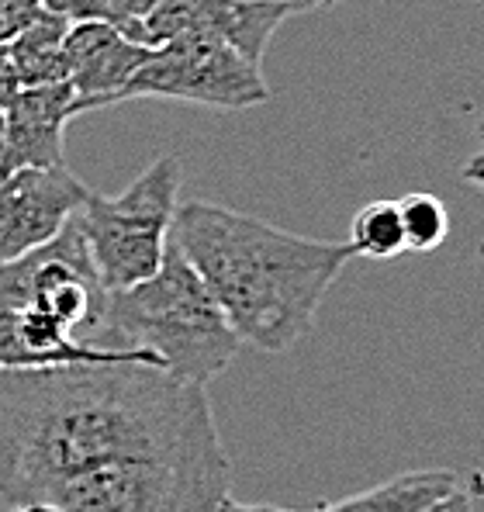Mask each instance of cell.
Here are the masks:
<instances>
[{
  "label": "cell",
  "mask_w": 484,
  "mask_h": 512,
  "mask_svg": "<svg viewBox=\"0 0 484 512\" xmlns=\"http://www.w3.org/2000/svg\"><path fill=\"white\" fill-rule=\"evenodd\" d=\"M87 187L63 167H25L0 177V267L39 250L66 229Z\"/></svg>",
  "instance_id": "ba28073f"
},
{
  "label": "cell",
  "mask_w": 484,
  "mask_h": 512,
  "mask_svg": "<svg viewBox=\"0 0 484 512\" xmlns=\"http://www.w3.org/2000/svg\"><path fill=\"white\" fill-rule=\"evenodd\" d=\"M170 239L208 284L239 343L267 353L305 340L325 291L353 256L346 239H308L211 201L177 205Z\"/></svg>",
  "instance_id": "7a4b0ae2"
},
{
  "label": "cell",
  "mask_w": 484,
  "mask_h": 512,
  "mask_svg": "<svg viewBox=\"0 0 484 512\" xmlns=\"http://www.w3.org/2000/svg\"><path fill=\"white\" fill-rule=\"evenodd\" d=\"M398 212H402L408 253H433L450 236V215H446L443 201L436 194H405L398 201Z\"/></svg>",
  "instance_id": "2e32d148"
},
{
  "label": "cell",
  "mask_w": 484,
  "mask_h": 512,
  "mask_svg": "<svg viewBox=\"0 0 484 512\" xmlns=\"http://www.w3.org/2000/svg\"><path fill=\"white\" fill-rule=\"evenodd\" d=\"M14 512H59V509L49 506V502H25V506H18Z\"/></svg>",
  "instance_id": "d4e9b609"
},
{
  "label": "cell",
  "mask_w": 484,
  "mask_h": 512,
  "mask_svg": "<svg viewBox=\"0 0 484 512\" xmlns=\"http://www.w3.org/2000/svg\"><path fill=\"white\" fill-rule=\"evenodd\" d=\"M0 149H4V111H0Z\"/></svg>",
  "instance_id": "484cf974"
},
{
  "label": "cell",
  "mask_w": 484,
  "mask_h": 512,
  "mask_svg": "<svg viewBox=\"0 0 484 512\" xmlns=\"http://www.w3.org/2000/svg\"><path fill=\"white\" fill-rule=\"evenodd\" d=\"M287 18V7L267 0H163L142 21V42L156 49L177 35H211L232 45L253 66H263V56Z\"/></svg>",
  "instance_id": "9c48e42d"
},
{
  "label": "cell",
  "mask_w": 484,
  "mask_h": 512,
  "mask_svg": "<svg viewBox=\"0 0 484 512\" xmlns=\"http://www.w3.org/2000/svg\"><path fill=\"white\" fill-rule=\"evenodd\" d=\"M201 384L156 364H59L0 371V499L42 502L73 474L121 461L218 454Z\"/></svg>",
  "instance_id": "6da1fadb"
},
{
  "label": "cell",
  "mask_w": 484,
  "mask_h": 512,
  "mask_svg": "<svg viewBox=\"0 0 484 512\" xmlns=\"http://www.w3.org/2000/svg\"><path fill=\"white\" fill-rule=\"evenodd\" d=\"M18 90L14 84V73H11V59H7V45H0V104Z\"/></svg>",
  "instance_id": "7402d4cb"
},
{
  "label": "cell",
  "mask_w": 484,
  "mask_h": 512,
  "mask_svg": "<svg viewBox=\"0 0 484 512\" xmlns=\"http://www.w3.org/2000/svg\"><path fill=\"white\" fill-rule=\"evenodd\" d=\"M111 360H135V364L163 367L153 353L142 350H104L35 308H14L0 301V371H28V367L59 364H111Z\"/></svg>",
  "instance_id": "7c38bea8"
},
{
  "label": "cell",
  "mask_w": 484,
  "mask_h": 512,
  "mask_svg": "<svg viewBox=\"0 0 484 512\" xmlns=\"http://www.w3.org/2000/svg\"><path fill=\"white\" fill-rule=\"evenodd\" d=\"M267 4H281L291 14H305V11H319V7H329V0H267Z\"/></svg>",
  "instance_id": "cb8c5ba5"
},
{
  "label": "cell",
  "mask_w": 484,
  "mask_h": 512,
  "mask_svg": "<svg viewBox=\"0 0 484 512\" xmlns=\"http://www.w3.org/2000/svg\"><path fill=\"white\" fill-rule=\"evenodd\" d=\"M329 4H343V0H329Z\"/></svg>",
  "instance_id": "83f0119b"
},
{
  "label": "cell",
  "mask_w": 484,
  "mask_h": 512,
  "mask_svg": "<svg viewBox=\"0 0 484 512\" xmlns=\"http://www.w3.org/2000/svg\"><path fill=\"white\" fill-rule=\"evenodd\" d=\"M42 7L66 21H104V0H42Z\"/></svg>",
  "instance_id": "d6986e66"
},
{
  "label": "cell",
  "mask_w": 484,
  "mask_h": 512,
  "mask_svg": "<svg viewBox=\"0 0 484 512\" xmlns=\"http://www.w3.org/2000/svg\"><path fill=\"white\" fill-rule=\"evenodd\" d=\"M346 243H350L353 256H367V260H395V256L408 253L398 201H370V205H363L357 218H353Z\"/></svg>",
  "instance_id": "9a60e30c"
},
{
  "label": "cell",
  "mask_w": 484,
  "mask_h": 512,
  "mask_svg": "<svg viewBox=\"0 0 484 512\" xmlns=\"http://www.w3.org/2000/svg\"><path fill=\"white\" fill-rule=\"evenodd\" d=\"M4 149L0 177L25 167H63L66 125L80 115L77 90L66 84L18 87L4 104Z\"/></svg>",
  "instance_id": "30bf717a"
},
{
  "label": "cell",
  "mask_w": 484,
  "mask_h": 512,
  "mask_svg": "<svg viewBox=\"0 0 484 512\" xmlns=\"http://www.w3.org/2000/svg\"><path fill=\"white\" fill-rule=\"evenodd\" d=\"M478 139H481V146H484V118L478 122Z\"/></svg>",
  "instance_id": "4316f807"
},
{
  "label": "cell",
  "mask_w": 484,
  "mask_h": 512,
  "mask_svg": "<svg viewBox=\"0 0 484 512\" xmlns=\"http://www.w3.org/2000/svg\"><path fill=\"white\" fill-rule=\"evenodd\" d=\"M146 59L149 45L128 39L108 21H73L66 32V63H70V84L77 90L80 115L118 104L128 80L142 70Z\"/></svg>",
  "instance_id": "8fae6325"
},
{
  "label": "cell",
  "mask_w": 484,
  "mask_h": 512,
  "mask_svg": "<svg viewBox=\"0 0 484 512\" xmlns=\"http://www.w3.org/2000/svg\"><path fill=\"white\" fill-rule=\"evenodd\" d=\"M94 346L153 353L173 378L208 388L236 360L242 343L208 284L170 239L153 277L135 288L108 291Z\"/></svg>",
  "instance_id": "3957f363"
},
{
  "label": "cell",
  "mask_w": 484,
  "mask_h": 512,
  "mask_svg": "<svg viewBox=\"0 0 484 512\" xmlns=\"http://www.w3.org/2000/svg\"><path fill=\"white\" fill-rule=\"evenodd\" d=\"M73 21L63 14L42 11L7 42V59L18 87H49L70 80V63H66V32Z\"/></svg>",
  "instance_id": "4fadbf2b"
},
{
  "label": "cell",
  "mask_w": 484,
  "mask_h": 512,
  "mask_svg": "<svg viewBox=\"0 0 484 512\" xmlns=\"http://www.w3.org/2000/svg\"><path fill=\"white\" fill-rule=\"evenodd\" d=\"M180 160L160 156L115 198L87 194L77 212L104 291H125L160 270L177 215Z\"/></svg>",
  "instance_id": "277c9868"
},
{
  "label": "cell",
  "mask_w": 484,
  "mask_h": 512,
  "mask_svg": "<svg viewBox=\"0 0 484 512\" xmlns=\"http://www.w3.org/2000/svg\"><path fill=\"white\" fill-rule=\"evenodd\" d=\"M160 4L163 0H104V21L121 28L128 39L142 42V21H146Z\"/></svg>",
  "instance_id": "e0dca14e"
},
{
  "label": "cell",
  "mask_w": 484,
  "mask_h": 512,
  "mask_svg": "<svg viewBox=\"0 0 484 512\" xmlns=\"http://www.w3.org/2000/svg\"><path fill=\"white\" fill-rule=\"evenodd\" d=\"M426 512H474V492L471 488H457V492H450Z\"/></svg>",
  "instance_id": "ffe728a7"
},
{
  "label": "cell",
  "mask_w": 484,
  "mask_h": 512,
  "mask_svg": "<svg viewBox=\"0 0 484 512\" xmlns=\"http://www.w3.org/2000/svg\"><path fill=\"white\" fill-rule=\"evenodd\" d=\"M39 11L42 0H0V45L11 42Z\"/></svg>",
  "instance_id": "ac0fdd59"
},
{
  "label": "cell",
  "mask_w": 484,
  "mask_h": 512,
  "mask_svg": "<svg viewBox=\"0 0 484 512\" xmlns=\"http://www.w3.org/2000/svg\"><path fill=\"white\" fill-rule=\"evenodd\" d=\"M225 450L198 457L121 461L59 481L42 502L59 512H215L229 495Z\"/></svg>",
  "instance_id": "5b68a950"
},
{
  "label": "cell",
  "mask_w": 484,
  "mask_h": 512,
  "mask_svg": "<svg viewBox=\"0 0 484 512\" xmlns=\"http://www.w3.org/2000/svg\"><path fill=\"white\" fill-rule=\"evenodd\" d=\"M215 512H287V509H277V506H256V502H239L232 499V495H225L222 502H218Z\"/></svg>",
  "instance_id": "603a6c76"
},
{
  "label": "cell",
  "mask_w": 484,
  "mask_h": 512,
  "mask_svg": "<svg viewBox=\"0 0 484 512\" xmlns=\"http://www.w3.org/2000/svg\"><path fill=\"white\" fill-rule=\"evenodd\" d=\"M132 97H170L204 108L246 111L270 97L263 70L242 59L232 45L211 35H177L149 49L142 70L128 80L121 101Z\"/></svg>",
  "instance_id": "8992f818"
},
{
  "label": "cell",
  "mask_w": 484,
  "mask_h": 512,
  "mask_svg": "<svg viewBox=\"0 0 484 512\" xmlns=\"http://www.w3.org/2000/svg\"><path fill=\"white\" fill-rule=\"evenodd\" d=\"M457 488L460 478L450 468L405 471L367 488V492L346 495L339 502H325L315 512H426L450 492H457Z\"/></svg>",
  "instance_id": "5bb4252c"
},
{
  "label": "cell",
  "mask_w": 484,
  "mask_h": 512,
  "mask_svg": "<svg viewBox=\"0 0 484 512\" xmlns=\"http://www.w3.org/2000/svg\"><path fill=\"white\" fill-rule=\"evenodd\" d=\"M0 301L52 315L77 336L80 329H90L97 336L108 291L94 270L77 215L66 222V229L56 239L0 267Z\"/></svg>",
  "instance_id": "52a82bcc"
},
{
  "label": "cell",
  "mask_w": 484,
  "mask_h": 512,
  "mask_svg": "<svg viewBox=\"0 0 484 512\" xmlns=\"http://www.w3.org/2000/svg\"><path fill=\"white\" fill-rule=\"evenodd\" d=\"M460 177H464L471 187H478V191H484V149H481V153H474L471 160L464 163V170H460Z\"/></svg>",
  "instance_id": "44dd1931"
}]
</instances>
